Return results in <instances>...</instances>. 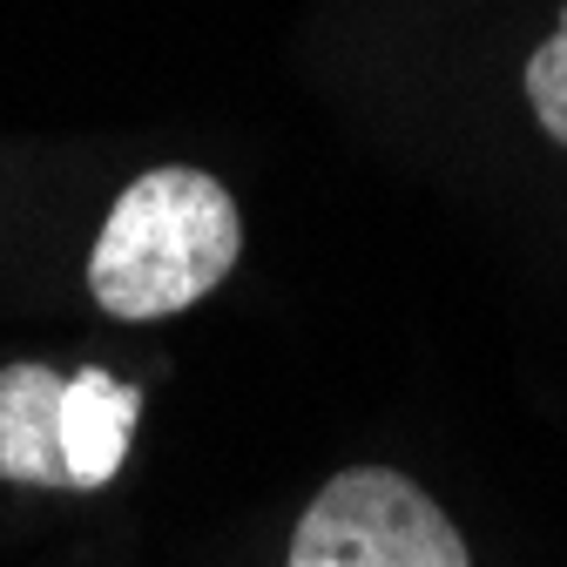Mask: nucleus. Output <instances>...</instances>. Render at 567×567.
Segmentation results:
<instances>
[{
	"instance_id": "nucleus-4",
	"label": "nucleus",
	"mask_w": 567,
	"mask_h": 567,
	"mask_svg": "<svg viewBox=\"0 0 567 567\" xmlns=\"http://www.w3.org/2000/svg\"><path fill=\"white\" fill-rule=\"evenodd\" d=\"M61 385L48 365L0 372V480L14 486H68L61 460Z\"/></svg>"
},
{
	"instance_id": "nucleus-1",
	"label": "nucleus",
	"mask_w": 567,
	"mask_h": 567,
	"mask_svg": "<svg viewBox=\"0 0 567 567\" xmlns=\"http://www.w3.org/2000/svg\"><path fill=\"white\" fill-rule=\"evenodd\" d=\"M237 250H244V224L230 189L209 169L169 163L135 176L115 196L89 257V291L109 318L128 324L176 318L230 277Z\"/></svg>"
},
{
	"instance_id": "nucleus-3",
	"label": "nucleus",
	"mask_w": 567,
	"mask_h": 567,
	"mask_svg": "<svg viewBox=\"0 0 567 567\" xmlns=\"http://www.w3.org/2000/svg\"><path fill=\"white\" fill-rule=\"evenodd\" d=\"M135 412H142V392L109 372H75L61 385V460H68V486L75 493L115 480L128 433H135Z\"/></svg>"
},
{
	"instance_id": "nucleus-2",
	"label": "nucleus",
	"mask_w": 567,
	"mask_h": 567,
	"mask_svg": "<svg viewBox=\"0 0 567 567\" xmlns=\"http://www.w3.org/2000/svg\"><path fill=\"white\" fill-rule=\"evenodd\" d=\"M284 567H473L433 493L392 466H351L305 507Z\"/></svg>"
},
{
	"instance_id": "nucleus-5",
	"label": "nucleus",
	"mask_w": 567,
	"mask_h": 567,
	"mask_svg": "<svg viewBox=\"0 0 567 567\" xmlns=\"http://www.w3.org/2000/svg\"><path fill=\"white\" fill-rule=\"evenodd\" d=\"M527 102H534V115H540V128L567 150V14H560V28L534 48V61H527Z\"/></svg>"
}]
</instances>
